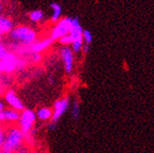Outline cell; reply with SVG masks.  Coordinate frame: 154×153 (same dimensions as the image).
<instances>
[{
	"instance_id": "cell-8",
	"label": "cell",
	"mask_w": 154,
	"mask_h": 153,
	"mask_svg": "<svg viewBox=\"0 0 154 153\" xmlns=\"http://www.w3.org/2000/svg\"><path fill=\"white\" fill-rule=\"evenodd\" d=\"M60 57L64 63V70L66 73H71L73 68V51L69 46H63L59 50Z\"/></svg>"
},
{
	"instance_id": "cell-4",
	"label": "cell",
	"mask_w": 154,
	"mask_h": 153,
	"mask_svg": "<svg viewBox=\"0 0 154 153\" xmlns=\"http://www.w3.org/2000/svg\"><path fill=\"white\" fill-rule=\"evenodd\" d=\"M36 119H37V114L33 110L25 109L24 111L21 112L19 128L25 136L29 134L30 132L32 131Z\"/></svg>"
},
{
	"instance_id": "cell-2",
	"label": "cell",
	"mask_w": 154,
	"mask_h": 153,
	"mask_svg": "<svg viewBox=\"0 0 154 153\" xmlns=\"http://www.w3.org/2000/svg\"><path fill=\"white\" fill-rule=\"evenodd\" d=\"M6 133V140L1 146V153H14L21 148L25 135L16 126L9 127Z\"/></svg>"
},
{
	"instance_id": "cell-12",
	"label": "cell",
	"mask_w": 154,
	"mask_h": 153,
	"mask_svg": "<svg viewBox=\"0 0 154 153\" xmlns=\"http://www.w3.org/2000/svg\"><path fill=\"white\" fill-rule=\"evenodd\" d=\"M12 30H13V25L10 18L8 17L0 18V34L1 35L11 34Z\"/></svg>"
},
{
	"instance_id": "cell-10",
	"label": "cell",
	"mask_w": 154,
	"mask_h": 153,
	"mask_svg": "<svg viewBox=\"0 0 154 153\" xmlns=\"http://www.w3.org/2000/svg\"><path fill=\"white\" fill-rule=\"evenodd\" d=\"M83 32H84V29L82 28V26L80 25L79 19L77 17L72 18L70 35L72 38L73 41L76 40H79V39H83Z\"/></svg>"
},
{
	"instance_id": "cell-22",
	"label": "cell",
	"mask_w": 154,
	"mask_h": 153,
	"mask_svg": "<svg viewBox=\"0 0 154 153\" xmlns=\"http://www.w3.org/2000/svg\"><path fill=\"white\" fill-rule=\"evenodd\" d=\"M57 128V123H56V122L51 121L50 123H49V125H48V129L50 130V131H56Z\"/></svg>"
},
{
	"instance_id": "cell-16",
	"label": "cell",
	"mask_w": 154,
	"mask_h": 153,
	"mask_svg": "<svg viewBox=\"0 0 154 153\" xmlns=\"http://www.w3.org/2000/svg\"><path fill=\"white\" fill-rule=\"evenodd\" d=\"M72 118L74 120H78L80 117V107L79 103L77 101H74L72 104Z\"/></svg>"
},
{
	"instance_id": "cell-13",
	"label": "cell",
	"mask_w": 154,
	"mask_h": 153,
	"mask_svg": "<svg viewBox=\"0 0 154 153\" xmlns=\"http://www.w3.org/2000/svg\"><path fill=\"white\" fill-rule=\"evenodd\" d=\"M37 118L41 121H48L52 120L53 118V109L50 107H42L38 108L36 112Z\"/></svg>"
},
{
	"instance_id": "cell-18",
	"label": "cell",
	"mask_w": 154,
	"mask_h": 153,
	"mask_svg": "<svg viewBox=\"0 0 154 153\" xmlns=\"http://www.w3.org/2000/svg\"><path fill=\"white\" fill-rule=\"evenodd\" d=\"M58 42H59L60 44L64 45V46H69L70 44H72L73 40H72V38L71 37V35L69 34V35H67V36H64L63 38H61V39L58 41Z\"/></svg>"
},
{
	"instance_id": "cell-17",
	"label": "cell",
	"mask_w": 154,
	"mask_h": 153,
	"mask_svg": "<svg viewBox=\"0 0 154 153\" xmlns=\"http://www.w3.org/2000/svg\"><path fill=\"white\" fill-rule=\"evenodd\" d=\"M84 40L83 39H79V40H76L72 42V49L74 53H78L81 50H83L84 47Z\"/></svg>"
},
{
	"instance_id": "cell-5",
	"label": "cell",
	"mask_w": 154,
	"mask_h": 153,
	"mask_svg": "<svg viewBox=\"0 0 154 153\" xmlns=\"http://www.w3.org/2000/svg\"><path fill=\"white\" fill-rule=\"evenodd\" d=\"M72 18L65 17L62 18L58 23H57L56 26L53 28L50 38L53 41H59L61 38L70 34L72 27Z\"/></svg>"
},
{
	"instance_id": "cell-7",
	"label": "cell",
	"mask_w": 154,
	"mask_h": 153,
	"mask_svg": "<svg viewBox=\"0 0 154 153\" xmlns=\"http://www.w3.org/2000/svg\"><path fill=\"white\" fill-rule=\"evenodd\" d=\"M4 101L11 109L22 112L25 110V105L21 101V99L17 96L16 92L12 89L7 90L4 94Z\"/></svg>"
},
{
	"instance_id": "cell-23",
	"label": "cell",
	"mask_w": 154,
	"mask_h": 153,
	"mask_svg": "<svg viewBox=\"0 0 154 153\" xmlns=\"http://www.w3.org/2000/svg\"><path fill=\"white\" fill-rule=\"evenodd\" d=\"M88 51H89V44L85 43L84 47H83V53H84V54H88Z\"/></svg>"
},
{
	"instance_id": "cell-3",
	"label": "cell",
	"mask_w": 154,
	"mask_h": 153,
	"mask_svg": "<svg viewBox=\"0 0 154 153\" xmlns=\"http://www.w3.org/2000/svg\"><path fill=\"white\" fill-rule=\"evenodd\" d=\"M11 39L22 45H32L36 42L37 34L32 28L26 26H19L14 27L10 34Z\"/></svg>"
},
{
	"instance_id": "cell-14",
	"label": "cell",
	"mask_w": 154,
	"mask_h": 153,
	"mask_svg": "<svg viewBox=\"0 0 154 153\" xmlns=\"http://www.w3.org/2000/svg\"><path fill=\"white\" fill-rule=\"evenodd\" d=\"M50 7L53 10V15L51 21L53 23H58L59 22V18L61 16V12H62V10H61V6L57 3H51Z\"/></svg>"
},
{
	"instance_id": "cell-11",
	"label": "cell",
	"mask_w": 154,
	"mask_h": 153,
	"mask_svg": "<svg viewBox=\"0 0 154 153\" xmlns=\"http://www.w3.org/2000/svg\"><path fill=\"white\" fill-rule=\"evenodd\" d=\"M53 40L51 38H47V39H44L42 41H36L31 45V52L33 53H41L44 50H46L47 48H49L52 43H53Z\"/></svg>"
},
{
	"instance_id": "cell-15",
	"label": "cell",
	"mask_w": 154,
	"mask_h": 153,
	"mask_svg": "<svg viewBox=\"0 0 154 153\" xmlns=\"http://www.w3.org/2000/svg\"><path fill=\"white\" fill-rule=\"evenodd\" d=\"M29 17H30V20L33 21V22H38V21H41L42 19L43 12L42 11H40V10H35V11L30 12Z\"/></svg>"
},
{
	"instance_id": "cell-24",
	"label": "cell",
	"mask_w": 154,
	"mask_h": 153,
	"mask_svg": "<svg viewBox=\"0 0 154 153\" xmlns=\"http://www.w3.org/2000/svg\"><path fill=\"white\" fill-rule=\"evenodd\" d=\"M5 109H6L5 108V103L3 102H1V103H0V111H3Z\"/></svg>"
},
{
	"instance_id": "cell-6",
	"label": "cell",
	"mask_w": 154,
	"mask_h": 153,
	"mask_svg": "<svg viewBox=\"0 0 154 153\" xmlns=\"http://www.w3.org/2000/svg\"><path fill=\"white\" fill-rule=\"evenodd\" d=\"M69 106H70V101L67 97L61 98L57 100L54 103L53 105V118L52 121L53 122H57L60 119V118L63 116L68 110Z\"/></svg>"
},
{
	"instance_id": "cell-9",
	"label": "cell",
	"mask_w": 154,
	"mask_h": 153,
	"mask_svg": "<svg viewBox=\"0 0 154 153\" xmlns=\"http://www.w3.org/2000/svg\"><path fill=\"white\" fill-rule=\"evenodd\" d=\"M20 117H21V113L11 108L0 111V120H1V122L15 123V122H19Z\"/></svg>"
},
{
	"instance_id": "cell-21",
	"label": "cell",
	"mask_w": 154,
	"mask_h": 153,
	"mask_svg": "<svg viewBox=\"0 0 154 153\" xmlns=\"http://www.w3.org/2000/svg\"><path fill=\"white\" fill-rule=\"evenodd\" d=\"M6 135H7V133L5 130H1V132H0V146H2L4 144L6 140Z\"/></svg>"
},
{
	"instance_id": "cell-19",
	"label": "cell",
	"mask_w": 154,
	"mask_h": 153,
	"mask_svg": "<svg viewBox=\"0 0 154 153\" xmlns=\"http://www.w3.org/2000/svg\"><path fill=\"white\" fill-rule=\"evenodd\" d=\"M83 40L85 41V43L87 44H90L92 41V34L90 33V31H88V29H85L83 32Z\"/></svg>"
},
{
	"instance_id": "cell-20",
	"label": "cell",
	"mask_w": 154,
	"mask_h": 153,
	"mask_svg": "<svg viewBox=\"0 0 154 153\" xmlns=\"http://www.w3.org/2000/svg\"><path fill=\"white\" fill-rule=\"evenodd\" d=\"M30 57H31V61L34 63H40L42 60V56L41 53H33Z\"/></svg>"
},
{
	"instance_id": "cell-25",
	"label": "cell",
	"mask_w": 154,
	"mask_h": 153,
	"mask_svg": "<svg viewBox=\"0 0 154 153\" xmlns=\"http://www.w3.org/2000/svg\"><path fill=\"white\" fill-rule=\"evenodd\" d=\"M49 84H50V85H53V84H54V81H53V79H52V77H49Z\"/></svg>"
},
{
	"instance_id": "cell-1",
	"label": "cell",
	"mask_w": 154,
	"mask_h": 153,
	"mask_svg": "<svg viewBox=\"0 0 154 153\" xmlns=\"http://www.w3.org/2000/svg\"><path fill=\"white\" fill-rule=\"evenodd\" d=\"M26 65V61L24 58L8 51L3 44L0 45V71L2 73L9 75L15 71L25 69Z\"/></svg>"
}]
</instances>
